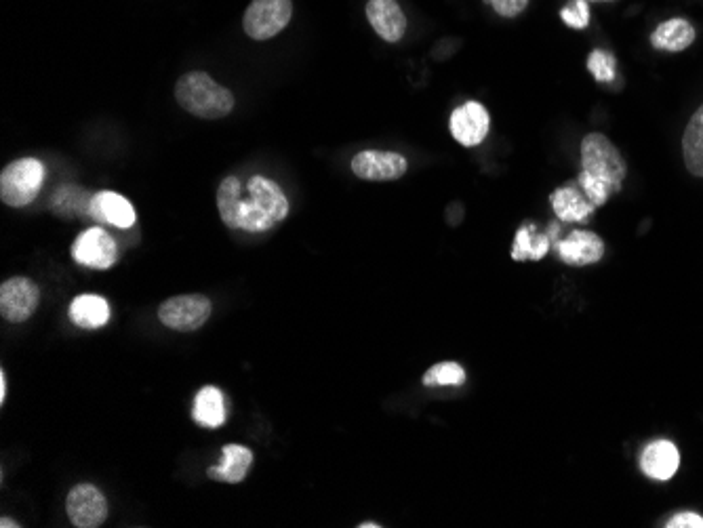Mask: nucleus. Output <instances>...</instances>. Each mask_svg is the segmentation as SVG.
Returning a JSON list of instances; mask_svg holds the SVG:
<instances>
[{
	"label": "nucleus",
	"mask_w": 703,
	"mask_h": 528,
	"mask_svg": "<svg viewBox=\"0 0 703 528\" xmlns=\"http://www.w3.org/2000/svg\"><path fill=\"white\" fill-rule=\"evenodd\" d=\"M628 173L626 160L619 150L602 133H590L581 141V173L577 177L579 188L594 207L619 192Z\"/></svg>",
	"instance_id": "nucleus-1"
},
{
	"label": "nucleus",
	"mask_w": 703,
	"mask_h": 528,
	"mask_svg": "<svg viewBox=\"0 0 703 528\" xmlns=\"http://www.w3.org/2000/svg\"><path fill=\"white\" fill-rule=\"evenodd\" d=\"M175 99L186 112L205 118L219 120L234 110V95L207 72H188L177 80Z\"/></svg>",
	"instance_id": "nucleus-2"
},
{
	"label": "nucleus",
	"mask_w": 703,
	"mask_h": 528,
	"mask_svg": "<svg viewBox=\"0 0 703 528\" xmlns=\"http://www.w3.org/2000/svg\"><path fill=\"white\" fill-rule=\"evenodd\" d=\"M243 184L238 177H226L217 188V209L230 230H245L251 234L268 232L276 221L257 207V202L247 194L243 196Z\"/></svg>",
	"instance_id": "nucleus-3"
},
{
	"label": "nucleus",
	"mask_w": 703,
	"mask_h": 528,
	"mask_svg": "<svg viewBox=\"0 0 703 528\" xmlns=\"http://www.w3.org/2000/svg\"><path fill=\"white\" fill-rule=\"evenodd\" d=\"M45 181V165L38 158H19L0 175V198L7 207H26L36 200Z\"/></svg>",
	"instance_id": "nucleus-4"
},
{
	"label": "nucleus",
	"mask_w": 703,
	"mask_h": 528,
	"mask_svg": "<svg viewBox=\"0 0 703 528\" xmlns=\"http://www.w3.org/2000/svg\"><path fill=\"white\" fill-rule=\"evenodd\" d=\"M213 312L211 301L205 295H179L171 297L160 303L158 320L165 324L167 329L179 333H192L198 331L209 320Z\"/></svg>",
	"instance_id": "nucleus-5"
},
{
	"label": "nucleus",
	"mask_w": 703,
	"mask_h": 528,
	"mask_svg": "<svg viewBox=\"0 0 703 528\" xmlns=\"http://www.w3.org/2000/svg\"><path fill=\"white\" fill-rule=\"evenodd\" d=\"M291 15V0H253L245 11L243 28L253 40H268L289 26Z\"/></svg>",
	"instance_id": "nucleus-6"
},
{
	"label": "nucleus",
	"mask_w": 703,
	"mask_h": 528,
	"mask_svg": "<svg viewBox=\"0 0 703 528\" xmlns=\"http://www.w3.org/2000/svg\"><path fill=\"white\" fill-rule=\"evenodd\" d=\"M72 257L78 266L89 270H110L118 261V245L114 236L102 228H89L72 245Z\"/></svg>",
	"instance_id": "nucleus-7"
},
{
	"label": "nucleus",
	"mask_w": 703,
	"mask_h": 528,
	"mask_svg": "<svg viewBox=\"0 0 703 528\" xmlns=\"http://www.w3.org/2000/svg\"><path fill=\"white\" fill-rule=\"evenodd\" d=\"M40 303L38 284L26 276H13L0 287V316L19 324L34 316Z\"/></svg>",
	"instance_id": "nucleus-8"
},
{
	"label": "nucleus",
	"mask_w": 703,
	"mask_h": 528,
	"mask_svg": "<svg viewBox=\"0 0 703 528\" xmlns=\"http://www.w3.org/2000/svg\"><path fill=\"white\" fill-rule=\"evenodd\" d=\"M108 512V499L93 484H78L66 497V514L76 528L102 526Z\"/></svg>",
	"instance_id": "nucleus-9"
},
{
	"label": "nucleus",
	"mask_w": 703,
	"mask_h": 528,
	"mask_svg": "<svg viewBox=\"0 0 703 528\" xmlns=\"http://www.w3.org/2000/svg\"><path fill=\"white\" fill-rule=\"evenodd\" d=\"M352 173L367 181H394L407 173V160L398 152L365 150L352 158Z\"/></svg>",
	"instance_id": "nucleus-10"
},
{
	"label": "nucleus",
	"mask_w": 703,
	"mask_h": 528,
	"mask_svg": "<svg viewBox=\"0 0 703 528\" xmlns=\"http://www.w3.org/2000/svg\"><path fill=\"white\" fill-rule=\"evenodd\" d=\"M449 129L461 146L474 148L482 144L489 133V112L478 101H468L451 114Z\"/></svg>",
	"instance_id": "nucleus-11"
},
{
	"label": "nucleus",
	"mask_w": 703,
	"mask_h": 528,
	"mask_svg": "<svg viewBox=\"0 0 703 528\" xmlns=\"http://www.w3.org/2000/svg\"><path fill=\"white\" fill-rule=\"evenodd\" d=\"M135 209L131 202L116 192H97L91 202V221L108 223V226L129 230L135 226Z\"/></svg>",
	"instance_id": "nucleus-12"
},
{
	"label": "nucleus",
	"mask_w": 703,
	"mask_h": 528,
	"mask_svg": "<svg viewBox=\"0 0 703 528\" xmlns=\"http://www.w3.org/2000/svg\"><path fill=\"white\" fill-rule=\"evenodd\" d=\"M558 255L569 266H590L605 255V242L594 232L575 230L558 242Z\"/></svg>",
	"instance_id": "nucleus-13"
},
{
	"label": "nucleus",
	"mask_w": 703,
	"mask_h": 528,
	"mask_svg": "<svg viewBox=\"0 0 703 528\" xmlns=\"http://www.w3.org/2000/svg\"><path fill=\"white\" fill-rule=\"evenodd\" d=\"M367 19L377 36L388 40V43H398L405 36L407 17L396 0H369Z\"/></svg>",
	"instance_id": "nucleus-14"
},
{
	"label": "nucleus",
	"mask_w": 703,
	"mask_h": 528,
	"mask_svg": "<svg viewBox=\"0 0 703 528\" xmlns=\"http://www.w3.org/2000/svg\"><path fill=\"white\" fill-rule=\"evenodd\" d=\"M680 465V453L676 444L670 440H653L645 446L640 455V470L653 480L666 482L674 478Z\"/></svg>",
	"instance_id": "nucleus-15"
},
{
	"label": "nucleus",
	"mask_w": 703,
	"mask_h": 528,
	"mask_svg": "<svg viewBox=\"0 0 703 528\" xmlns=\"http://www.w3.org/2000/svg\"><path fill=\"white\" fill-rule=\"evenodd\" d=\"M552 209L556 213V217L560 221L567 223H581L590 219V215L594 213V205L586 198L584 190L579 188L577 181H571V184L560 186L558 190L552 192L550 196Z\"/></svg>",
	"instance_id": "nucleus-16"
},
{
	"label": "nucleus",
	"mask_w": 703,
	"mask_h": 528,
	"mask_svg": "<svg viewBox=\"0 0 703 528\" xmlns=\"http://www.w3.org/2000/svg\"><path fill=\"white\" fill-rule=\"evenodd\" d=\"M253 465V453L243 444H226L222 449V463L207 470V476L215 482L238 484L243 482Z\"/></svg>",
	"instance_id": "nucleus-17"
},
{
	"label": "nucleus",
	"mask_w": 703,
	"mask_h": 528,
	"mask_svg": "<svg viewBox=\"0 0 703 528\" xmlns=\"http://www.w3.org/2000/svg\"><path fill=\"white\" fill-rule=\"evenodd\" d=\"M245 190L257 202V207L261 211H266L276 223L285 221V217L289 215V200H287L283 188L274 184L272 179L255 175L249 179Z\"/></svg>",
	"instance_id": "nucleus-18"
},
{
	"label": "nucleus",
	"mask_w": 703,
	"mask_h": 528,
	"mask_svg": "<svg viewBox=\"0 0 703 528\" xmlns=\"http://www.w3.org/2000/svg\"><path fill=\"white\" fill-rule=\"evenodd\" d=\"M693 40H695V28L691 26V22H687V19L682 17L668 19V22L659 24L651 34L653 49L666 51V53L685 51L693 45Z\"/></svg>",
	"instance_id": "nucleus-19"
},
{
	"label": "nucleus",
	"mask_w": 703,
	"mask_h": 528,
	"mask_svg": "<svg viewBox=\"0 0 703 528\" xmlns=\"http://www.w3.org/2000/svg\"><path fill=\"white\" fill-rule=\"evenodd\" d=\"M226 398L222 394V390L215 388V385H205L203 390H198L196 400H194V409H192V417L198 425H203V428H222L226 423Z\"/></svg>",
	"instance_id": "nucleus-20"
},
{
	"label": "nucleus",
	"mask_w": 703,
	"mask_h": 528,
	"mask_svg": "<svg viewBox=\"0 0 703 528\" xmlns=\"http://www.w3.org/2000/svg\"><path fill=\"white\" fill-rule=\"evenodd\" d=\"M93 192L78 186H62L51 198V211L62 219H91Z\"/></svg>",
	"instance_id": "nucleus-21"
},
{
	"label": "nucleus",
	"mask_w": 703,
	"mask_h": 528,
	"mask_svg": "<svg viewBox=\"0 0 703 528\" xmlns=\"http://www.w3.org/2000/svg\"><path fill=\"white\" fill-rule=\"evenodd\" d=\"M70 318L80 329H102L110 320V306L99 295H78L70 303Z\"/></svg>",
	"instance_id": "nucleus-22"
},
{
	"label": "nucleus",
	"mask_w": 703,
	"mask_h": 528,
	"mask_svg": "<svg viewBox=\"0 0 703 528\" xmlns=\"http://www.w3.org/2000/svg\"><path fill=\"white\" fill-rule=\"evenodd\" d=\"M552 236L550 234H537L533 223H525L514 238V249H512V259L514 261H539L544 259L552 247Z\"/></svg>",
	"instance_id": "nucleus-23"
},
{
	"label": "nucleus",
	"mask_w": 703,
	"mask_h": 528,
	"mask_svg": "<svg viewBox=\"0 0 703 528\" xmlns=\"http://www.w3.org/2000/svg\"><path fill=\"white\" fill-rule=\"evenodd\" d=\"M685 165L695 177H703V106L693 114L682 137Z\"/></svg>",
	"instance_id": "nucleus-24"
},
{
	"label": "nucleus",
	"mask_w": 703,
	"mask_h": 528,
	"mask_svg": "<svg viewBox=\"0 0 703 528\" xmlns=\"http://www.w3.org/2000/svg\"><path fill=\"white\" fill-rule=\"evenodd\" d=\"M464 383H466V371L457 362L434 364V367L428 369V373L424 375L426 388H445V385L459 388V385H464Z\"/></svg>",
	"instance_id": "nucleus-25"
},
{
	"label": "nucleus",
	"mask_w": 703,
	"mask_h": 528,
	"mask_svg": "<svg viewBox=\"0 0 703 528\" xmlns=\"http://www.w3.org/2000/svg\"><path fill=\"white\" fill-rule=\"evenodd\" d=\"M615 68H617V62L609 51H600V49L592 51L588 59V70L594 74L598 83H613Z\"/></svg>",
	"instance_id": "nucleus-26"
},
{
	"label": "nucleus",
	"mask_w": 703,
	"mask_h": 528,
	"mask_svg": "<svg viewBox=\"0 0 703 528\" xmlns=\"http://www.w3.org/2000/svg\"><path fill=\"white\" fill-rule=\"evenodd\" d=\"M562 22H565L569 28L575 30H584L590 24V7L588 0H573L569 7H565L560 11Z\"/></svg>",
	"instance_id": "nucleus-27"
},
{
	"label": "nucleus",
	"mask_w": 703,
	"mask_h": 528,
	"mask_svg": "<svg viewBox=\"0 0 703 528\" xmlns=\"http://www.w3.org/2000/svg\"><path fill=\"white\" fill-rule=\"evenodd\" d=\"M491 5L501 17H516L527 9L529 0H491Z\"/></svg>",
	"instance_id": "nucleus-28"
},
{
	"label": "nucleus",
	"mask_w": 703,
	"mask_h": 528,
	"mask_svg": "<svg viewBox=\"0 0 703 528\" xmlns=\"http://www.w3.org/2000/svg\"><path fill=\"white\" fill-rule=\"evenodd\" d=\"M668 528H703V518L693 512H680L668 520Z\"/></svg>",
	"instance_id": "nucleus-29"
},
{
	"label": "nucleus",
	"mask_w": 703,
	"mask_h": 528,
	"mask_svg": "<svg viewBox=\"0 0 703 528\" xmlns=\"http://www.w3.org/2000/svg\"><path fill=\"white\" fill-rule=\"evenodd\" d=\"M7 398V377L5 371H0V404H5Z\"/></svg>",
	"instance_id": "nucleus-30"
},
{
	"label": "nucleus",
	"mask_w": 703,
	"mask_h": 528,
	"mask_svg": "<svg viewBox=\"0 0 703 528\" xmlns=\"http://www.w3.org/2000/svg\"><path fill=\"white\" fill-rule=\"evenodd\" d=\"M0 526H3V528H11V526H13V528H17V526H19V524H17V522H15V520H9V518H3V520H0Z\"/></svg>",
	"instance_id": "nucleus-31"
},
{
	"label": "nucleus",
	"mask_w": 703,
	"mask_h": 528,
	"mask_svg": "<svg viewBox=\"0 0 703 528\" xmlns=\"http://www.w3.org/2000/svg\"><path fill=\"white\" fill-rule=\"evenodd\" d=\"M360 528H379L381 524H375V522H363V524H358Z\"/></svg>",
	"instance_id": "nucleus-32"
}]
</instances>
